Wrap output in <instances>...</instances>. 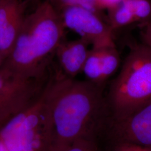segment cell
Listing matches in <instances>:
<instances>
[{
	"label": "cell",
	"mask_w": 151,
	"mask_h": 151,
	"mask_svg": "<svg viewBox=\"0 0 151 151\" xmlns=\"http://www.w3.org/2000/svg\"><path fill=\"white\" fill-rule=\"evenodd\" d=\"M105 86L71 78L60 70L50 75L43 94L52 126L51 151L80 139L100 144L110 118Z\"/></svg>",
	"instance_id": "1"
},
{
	"label": "cell",
	"mask_w": 151,
	"mask_h": 151,
	"mask_svg": "<svg viewBox=\"0 0 151 151\" xmlns=\"http://www.w3.org/2000/svg\"><path fill=\"white\" fill-rule=\"evenodd\" d=\"M65 27L60 13L44 0L25 16L4 66L22 77L46 80L57 49L63 40Z\"/></svg>",
	"instance_id": "2"
},
{
	"label": "cell",
	"mask_w": 151,
	"mask_h": 151,
	"mask_svg": "<svg viewBox=\"0 0 151 151\" xmlns=\"http://www.w3.org/2000/svg\"><path fill=\"white\" fill-rule=\"evenodd\" d=\"M109 120L124 119L151 101V48L144 43L130 47L119 74L106 93Z\"/></svg>",
	"instance_id": "3"
},
{
	"label": "cell",
	"mask_w": 151,
	"mask_h": 151,
	"mask_svg": "<svg viewBox=\"0 0 151 151\" xmlns=\"http://www.w3.org/2000/svg\"><path fill=\"white\" fill-rule=\"evenodd\" d=\"M0 139L10 151H51L52 126L43 91L0 128Z\"/></svg>",
	"instance_id": "4"
},
{
	"label": "cell",
	"mask_w": 151,
	"mask_h": 151,
	"mask_svg": "<svg viewBox=\"0 0 151 151\" xmlns=\"http://www.w3.org/2000/svg\"><path fill=\"white\" fill-rule=\"evenodd\" d=\"M59 13L65 29L77 33L92 48L115 46L114 31L99 13L80 5L67 7Z\"/></svg>",
	"instance_id": "5"
},
{
	"label": "cell",
	"mask_w": 151,
	"mask_h": 151,
	"mask_svg": "<svg viewBox=\"0 0 151 151\" xmlns=\"http://www.w3.org/2000/svg\"><path fill=\"white\" fill-rule=\"evenodd\" d=\"M102 141L106 147L121 141L151 146V101L125 118L109 120Z\"/></svg>",
	"instance_id": "6"
},
{
	"label": "cell",
	"mask_w": 151,
	"mask_h": 151,
	"mask_svg": "<svg viewBox=\"0 0 151 151\" xmlns=\"http://www.w3.org/2000/svg\"><path fill=\"white\" fill-rule=\"evenodd\" d=\"M0 52L7 57L14 46L25 16L19 0H1Z\"/></svg>",
	"instance_id": "7"
},
{
	"label": "cell",
	"mask_w": 151,
	"mask_h": 151,
	"mask_svg": "<svg viewBox=\"0 0 151 151\" xmlns=\"http://www.w3.org/2000/svg\"><path fill=\"white\" fill-rule=\"evenodd\" d=\"M90 44L83 39L63 40L57 49L55 57L58 60L60 70L64 75L71 78L82 71Z\"/></svg>",
	"instance_id": "8"
},
{
	"label": "cell",
	"mask_w": 151,
	"mask_h": 151,
	"mask_svg": "<svg viewBox=\"0 0 151 151\" xmlns=\"http://www.w3.org/2000/svg\"><path fill=\"white\" fill-rule=\"evenodd\" d=\"M42 80L22 77L2 65L0 67V97Z\"/></svg>",
	"instance_id": "9"
},
{
	"label": "cell",
	"mask_w": 151,
	"mask_h": 151,
	"mask_svg": "<svg viewBox=\"0 0 151 151\" xmlns=\"http://www.w3.org/2000/svg\"><path fill=\"white\" fill-rule=\"evenodd\" d=\"M108 12L107 22L114 31L136 23L130 0H122Z\"/></svg>",
	"instance_id": "10"
},
{
	"label": "cell",
	"mask_w": 151,
	"mask_h": 151,
	"mask_svg": "<svg viewBox=\"0 0 151 151\" xmlns=\"http://www.w3.org/2000/svg\"><path fill=\"white\" fill-rule=\"evenodd\" d=\"M104 48H92L89 50L82 71L87 80L106 85L102 79L101 58Z\"/></svg>",
	"instance_id": "11"
},
{
	"label": "cell",
	"mask_w": 151,
	"mask_h": 151,
	"mask_svg": "<svg viewBox=\"0 0 151 151\" xmlns=\"http://www.w3.org/2000/svg\"><path fill=\"white\" fill-rule=\"evenodd\" d=\"M120 55L116 46L103 49L101 65L102 79L106 83L108 79L116 71L120 65Z\"/></svg>",
	"instance_id": "12"
},
{
	"label": "cell",
	"mask_w": 151,
	"mask_h": 151,
	"mask_svg": "<svg viewBox=\"0 0 151 151\" xmlns=\"http://www.w3.org/2000/svg\"><path fill=\"white\" fill-rule=\"evenodd\" d=\"M135 21L139 25L151 20V0H130Z\"/></svg>",
	"instance_id": "13"
},
{
	"label": "cell",
	"mask_w": 151,
	"mask_h": 151,
	"mask_svg": "<svg viewBox=\"0 0 151 151\" xmlns=\"http://www.w3.org/2000/svg\"><path fill=\"white\" fill-rule=\"evenodd\" d=\"M106 148L107 151H151V146L142 145L127 141L117 142Z\"/></svg>",
	"instance_id": "14"
},
{
	"label": "cell",
	"mask_w": 151,
	"mask_h": 151,
	"mask_svg": "<svg viewBox=\"0 0 151 151\" xmlns=\"http://www.w3.org/2000/svg\"><path fill=\"white\" fill-rule=\"evenodd\" d=\"M60 151H103L99 143L94 140L80 139Z\"/></svg>",
	"instance_id": "15"
},
{
	"label": "cell",
	"mask_w": 151,
	"mask_h": 151,
	"mask_svg": "<svg viewBox=\"0 0 151 151\" xmlns=\"http://www.w3.org/2000/svg\"><path fill=\"white\" fill-rule=\"evenodd\" d=\"M59 12L70 6L80 5L96 12L93 7V0H48ZM98 13V12H97Z\"/></svg>",
	"instance_id": "16"
},
{
	"label": "cell",
	"mask_w": 151,
	"mask_h": 151,
	"mask_svg": "<svg viewBox=\"0 0 151 151\" xmlns=\"http://www.w3.org/2000/svg\"><path fill=\"white\" fill-rule=\"evenodd\" d=\"M122 0H93V7L96 12L100 13L104 10H109L118 5Z\"/></svg>",
	"instance_id": "17"
},
{
	"label": "cell",
	"mask_w": 151,
	"mask_h": 151,
	"mask_svg": "<svg viewBox=\"0 0 151 151\" xmlns=\"http://www.w3.org/2000/svg\"><path fill=\"white\" fill-rule=\"evenodd\" d=\"M143 42L151 41V20L139 25Z\"/></svg>",
	"instance_id": "18"
},
{
	"label": "cell",
	"mask_w": 151,
	"mask_h": 151,
	"mask_svg": "<svg viewBox=\"0 0 151 151\" xmlns=\"http://www.w3.org/2000/svg\"><path fill=\"white\" fill-rule=\"evenodd\" d=\"M6 58L7 57L0 52V67H1L4 65Z\"/></svg>",
	"instance_id": "19"
},
{
	"label": "cell",
	"mask_w": 151,
	"mask_h": 151,
	"mask_svg": "<svg viewBox=\"0 0 151 151\" xmlns=\"http://www.w3.org/2000/svg\"><path fill=\"white\" fill-rule=\"evenodd\" d=\"M0 151H10L0 139Z\"/></svg>",
	"instance_id": "20"
},
{
	"label": "cell",
	"mask_w": 151,
	"mask_h": 151,
	"mask_svg": "<svg viewBox=\"0 0 151 151\" xmlns=\"http://www.w3.org/2000/svg\"><path fill=\"white\" fill-rule=\"evenodd\" d=\"M143 43L146 44L147 45H148L149 47H150L151 48V41H146V42H143Z\"/></svg>",
	"instance_id": "21"
},
{
	"label": "cell",
	"mask_w": 151,
	"mask_h": 151,
	"mask_svg": "<svg viewBox=\"0 0 151 151\" xmlns=\"http://www.w3.org/2000/svg\"><path fill=\"white\" fill-rule=\"evenodd\" d=\"M1 0H0V9H1Z\"/></svg>",
	"instance_id": "22"
}]
</instances>
